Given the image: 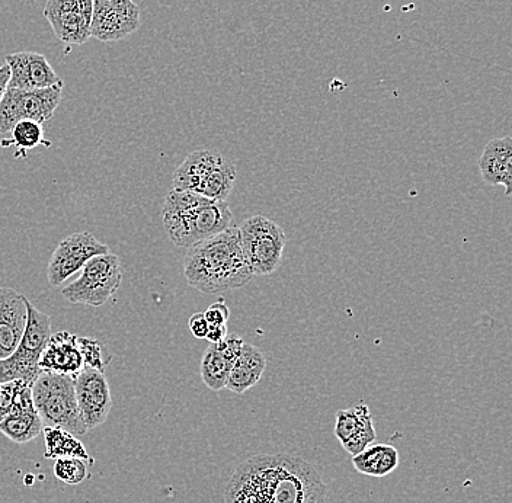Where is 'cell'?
<instances>
[{"label":"cell","instance_id":"cell-11","mask_svg":"<svg viewBox=\"0 0 512 503\" xmlns=\"http://www.w3.org/2000/svg\"><path fill=\"white\" fill-rule=\"evenodd\" d=\"M94 0H47L44 16L56 37L82 46L91 38Z\"/></svg>","mask_w":512,"mask_h":503},{"label":"cell","instance_id":"cell-13","mask_svg":"<svg viewBox=\"0 0 512 503\" xmlns=\"http://www.w3.org/2000/svg\"><path fill=\"white\" fill-rule=\"evenodd\" d=\"M5 62L11 70L9 89L34 91V89L50 88L62 82L43 54L22 51V53L8 54Z\"/></svg>","mask_w":512,"mask_h":503},{"label":"cell","instance_id":"cell-10","mask_svg":"<svg viewBox=\"0 0 512 503\" xmlns=\"http://www.w3.org/2000/svg\"><path fill=\"white\" fill-rule=\"evenodd\" d=\"M140 8L134 0H94L91 37L114 43L140 28Z\"/></svg>","mask_w":512,"mask_h":503},{"label":"cell","instance_id":"cell-23","mask_svg":"<svg viewBox=\"0 0 512 503\" xmlns=\"http://www.w3.org/2000/svg\"><path fill=\"white\" fill-rule=\"evenodd\" d=\"M235 181V165L229 159L223 158L219 165L208 175L206 182L201 185L197 194L210 198V200L226 201L233 187H235Z\"/></svg>","mask_w":512,"mask_h":503},{"label":"cell","instance_id":"cell-5","mask_svg":"<svg viewBox=\"0 0 512 503\" xmlns=\"http://www.w3.org/2000/svg\"><path fill=\"white\" fill-rule=\"evenodd\" d=\"M27 303L28 319L24 335L8 358L0 360V384L22 380L34 384L43 371L38 367L41 354L50 341L51 319L46 313L35 309L30 300Z\"/></svg>","mask_w":512,"mask_h":503},{"label":"cell","instance_id":"cell-9","mask_svg":"<svg viewBox=\"0 0 512 503\" xmlns=\"http://www.w3.org/2000/svg\"><path fill=\"white\" fill-rule=\"evenodd\" d=\"M108 252L110 248L99 242L92 233L79 232L67 236L51 256L47 268L48 283L51 287H60L64 281L85 267L86 262Z\"/></svg>","mask_w":512,"mask_h":503},{"label":"cell","instance_id":"cell-12","mask_svg":"<svg viewBox=\"0 0 512 503\" xmlns=\"http://www.w3.org/2000/svg\"><path fill=\"white\" fill-rule=\"evenodd\" d=\"M75 393L86 429L91 431L105 424L112 408V394L105 373L83 368L75 377Z\"/></svg>","mask_w":512,"mask_h":503},{"label":"cell","instance_id":"cell-17","mask_svg":"<svg viewBox=\"0 0 512 503\" xmlns=\"http://www.w3.org/2000/svg\"><path fill=\"white\" fill-rule=\"evenodd\" d=\"M480 175L491 187L502 185L510 197L512 185V139L510 136L491 140L479 159Z\"/></svg>","mask_w":512,"mask_h":503},{"label":"cell","instance_id":"cell-20","mask_svg":"<svg viewBox=\"0 0 512 503\" xmlns=\"http://www.w3.org/2000/svg\"><path fill=\"white\" fill-rule=\"evenodd\" d=\"M399 461L398 448L389 444H371L352 457V466L364 476L384 477L398 469Z\"/></svg>","mask_w":512,"mask_h":503},{"label":"cell","instance_id":"cell-22","mask_svg":"<svg viewBox=\"0 0 512 503\" xmlns=\"http://www.w3.org/2000/svg\"><path fill=\"white\" fill-rule=\"evenodd\" d=\"M44 438H46V458L56 460V458L75 457L80 460L92 461L86 451L85 445L75 435L60 428H50L44 426Z\"/></svg>","mask_w":512,"mask_h":503},{"label":"cell","instance_id":"cell-14","mask_svg":"<svg viewBox=\"0 0 512 503\" xmlns=\"http://www.w3.org/2000/svg\"><path fill=\"white\" fill-rule=\"evenodd\" d=\"M27 297L11 287H0V360L15 351L27 326Z\"/></svg>","mask_w":512,"mask_h":503},{"label":"cell","instance_id":"cell-28","mask_svg":"<svg viewBox=\"0 0 512 503\" xmlns=\"http://www.w3.org/2000/svg\"><path fill=\"white\" fill-rule=\"evenodd\" d=\"M376 438L377 432L376 429H374L373 422H371L366 428L361 429L358 434H355L354 437L348 438L347 441L342 442L341 445L350 456L354 457L360 454L361 451L366 450L368 445L374 444Z\"/></svg>","mask_w":512,"mask_h":503},{"label":"cell","instance_id":"cell-25","mask_svg":"<svg viewBox=\"0 0 512 503\" xmlns=\"http://www.w3.org/2000/svg\"><path fill=\"white\" fill-rule=\"evenodd\" d=\"M46 144L51 146L50 142L44 139L43 124L32 120H22L16 123L11 130V139L2 140L3 147H18L19 150H32L35 147Z\"/></svg>","mask_w":512,"mask_h":503},{"label":"cell","instance_id":"cell-2","mask_svg":"<svg viewBox=\"0 0 512 503\" xmlns=\"http://www.w3.org/2000/svg\"><path fill=\"white\" fill-rule=\"evenodd\" d=\"M184 275L191 287L204 294H222L251 283L254 274L240 246L238 227L188 249Z\"/></svg>","mask_w":512,"mask_h":503},{"label":"cell","instance_id":"cell-7","mask_svg":"<svg viewBox=\"0 0 512 503\" xmlns=\"http://www.w3.org/2000/svg\"><path fill=\"white\" fill-rule=\"evenodd\" d=\"M238 229L240 246L254 277L277 271L287 243L284 230L264 216L251 217Z\"/></svg>","mask_w":512,"mask_h":503},{"label":"cell","instance_id":"cell-6","mask_svg":"<svg viewBox=\"0 0 512 503\" xmlns=\"http://www.w3.org/2000/svg\"><path fill=\"white\" fill-rule=\"evenodd\" d=\"M78 280L62 290L64 299L72 304L101 307L117 293L123 283V267L114 253L98 255L80 269Z\"/></svg>","mask_w":512,"mask_h":503},{"label":"cell","instance_id":"cell-27","mask_svg":"<svg viewBox=\"0 0 512 503\" xmlns=\"http://www.w3.org/2000/svg\"><path fill=\"white\" fill-rule=\"evenodd\" d=\"M80 354L83 358V368H91L104 373L112 357L102 342L94 338H78Z\"/></svg>","mask_w":512,"mask_h":503},{"label":"cell","instance_id":"cell-32","mask_svg":"<svg viewBox=\"0 0 512 503\" xmlns=\"http://www.w3.org/2000/svg\"><path fill=\"white\" fill-rule=\"evenodd\" d=\"M227 335H229L227 325L210 326V328H208L206 339L210 344H219V342H222L227 338Z\"/></svg>","mask_w":512,"mask_h":503},{"label":"cell","instance_id":"cell-16","mask_svg":"<svg viewBox=\"0 0 512 503\" xmlns=\"http://www.w3.org/2000/svg\"><path fill=\"white\" fill-rule=\"evenodd\" d=\"M243 339L239 335H227L219 344H210L201 361V378L208 389L220 392L226 387L227 377L242 349Z\"/></svg>","mask_w":512,"mask_h":503},{"label":"cell","instance_id":"cell-15","mask_svg":"<svg viewBox=\"0 0 512 503\" xmlns=\"http://www.w3.org/2000/svg\"><path fill=\"white\" fill-rule=\"evenodd\" d=\"M38 367L43 373L76 377L83 370L78 336L70 332L51 333L50 341L41 354Z\"/></svg>","mask_w":512,"mask_h":503},{"label":"cell","instance_id":"cell-19","mask_svg":"<svg viewBox=\"0 0 512 503\" xmlns=\"http://www.w3.org/2000/svg\"><path fill=\"white\" fill-rule=\"evenodd\" d=\"M222 159V155L211 152V150L192 152L174 172V178H172L174 189L198 192L201 185L206 182L208 175L219 165Z\"/></svg>","mask_w":512,"mask_h":503},{"label":"cell","instance_id":"cell-1","mask_svg":"<svg viewBox=\"0 0 512 503\" xmlns=\"http://www.w3.org/2000/svg\"><path fill=\"white\" fill-rule=\"evenodd\" d=\"M325 502L326 485L315 467L287 454L248 458L224 492V503Z\"/></svg>","mask_w":512,"mask_h":503},{"label":"cell","instance_id":"cell-24","mask_svg":"<svg viewBox=\"0 0 512 503\" xmlns=\"http://www.w3.org/2000/svg\"><path fill=\"white\" fill-rule=\"evenodd\" d=\"M334 434L339 442L347 441L348 438L354 437L355 434L366 428L368 424L373 422L370 408L364 403L355 406V408L339 410L335 416Z\"/></svg>","mask_w":512,"mask_h":503},{"label":"cell","instance_id":"cell-31","mask_svg":"<svg viewBox=\"0 0 512 503\" xmlns=\"http://www.w3.org/2000/svg\"><path fill=\"white\" fill-rule=\"evenodd\" d=\"M188 326H190V331L195 338L206 339L210 325H208L204 313H195V315H192L190 317V322H188Z\"/></svg>","mask_w":512,"mask_h":503},{"label":"cell","instance_id":"cell-29","mask_svg":"<svg viewBox=\"0 0 512 503\" xmlns=\"http://www.w3.org/2000/svg\"><path fill=\"white\" fill-rule=\"evenodd\" d=\"M18 380L8 381L0 384V422L11 415L12 406H14V396Z\"/></svg>","mask_w":512,"mask_h":503},{"label":"cell","instance_id":"cell-4","mask_svg":"<svg viewBox=\"0 0 512 503\" xmlns=\"http://www.w3.org/2000/svg\"><path fill=\"white\" fill-rule=\"evenodd\" d=\"M32 399L44 426L60 428L75 437L88 432L75 393V377L41 373L32 384Z\"/></svg>","mask_w":512,"mask_h":503},{"label":"cell","instance_id":"cell-8","mask_svg":"<svg viewBox=\"0 0 512 503\" xmlns=\"http://www.w3.org/2000/svg\"><path fill=\"white\" fill-rule=\"evenodd\" d=\"M64 82L50 88L21 91L6 89L0 101V133H11L16 123L22 120L37 121L43 124L53 118L62 104Z\"/></svg>","mask_w":512,"mask_h":503},{"label":"cell","instance_id":"cell-3","mask_svg":"<svg viewBox=\"0 0 512 503\" xmlns=\"http://www.w3.org/2000/svg\"><path fill=\"white\" fill-rule=\"evenodd\" d=\"M162 220L171 242L190 249L232 227L233 214L226 201L172 188L163 201Z\"/></svg>","mask_w":512,"mask_h":503},{"label":"cell","instance_id":"cell-18","mask_svg":"<svg viewBox=\"0 0 512 503\" xmlns=\"http://www.w3.org/2000/svg\"><path fill=\"white\" fill-rule=\"evenodd\" d=\"M267 368V357L261 349L243 342L238 358L227 377L226 389L236 394L248 392L261 380Z\"/></svg>","mask_w":512,"mask_h":503},{"label":"cell","instance_id":"cell-21","mask_svg":"<svg viewBox=\"0 0 512 503\" xmlns=\"http://www.w3.org/2000/svg\"><path fill=\"white\" fill-rule=\"evenodd\" d=\"M43 421L37 410L14 412L0 422V432L16 444H27L43 434Z\"/></svg>","mask_w":512,"mask_h":503},{"label":"cell","instance_id":"cell-33","mask_svg":"<svg viewBox=\"0 0 512 503\" xmlns=\"http://www.w3.org/2000/svg\"><path fill=\"white\" fill-rule=\"evenodd\" d=\"M9 78H11V70H9L8 64L0 66V101H2L3 94L8 89Z\"/></svg>","mask_w":512,"mask_h":503},{"label":"cell","instance_id":"cell-30","mask_svg":"<svg viewBox=\"0 0 512 503\" xmlns=\"http://www.w3.org/2000/svg\"><path fill=\"white\" fill-rule=\"evenodd\" d=\"M204 316H206L208 325L223 326L229 322L230 310L227 304L220 300L217 303L211 304L206 312H204Z\"/></svg>","mask_w":512,"mask_h":503},{"label":"cell","instance_id":"cell-26","mask_svg":"<svg viewBox=\"0 0 512 503\" xmlns=\"http://www.w3.org/2000/svg\"><path fill=\"white\" fill-rule=\"evenodd\" d=\"M53 470L54 476L66 485H80L89 477L86 461L75 457L56 458Z\"/></svg>","mask_w":512,"mask_h":503}]
</instances>
